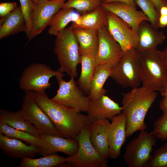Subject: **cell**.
Masks as SVG:
<instances>
[{
    "label": "cell",
    "instance_id": "30bf717a",
    "mask_svg": "<svg viewBox=\"0 0 167 167\" xmlns=\"http://www.w3.org/2000/svg\"><path fill=\"white\" fill-rule=\"evenodd\" d=\"M21 111L27 119L41 134L61 136L52 122L37 103L34 92H25Z\"/></svg>",
    "mask_w": 167,
    "mask_h": 167
},
{
    "label": "cell",
    "instance_id": "4dcf8cb0",
    "mask_svg": "<svg viewBox=\"0 0 167 167\" xmlns=\"http://www.w3.org/2000/svg\"><path fill=\"white\" fill-rule=\"evenodd\" d=\"M137 6L142 10V12L148 18L150 24L155 28L158 29L160 13L154 4L150 0H135Z\"/></svg>",
    "mask_w": 167,
    "mask_h": 167
},
{
    "label": "cell",
    "instance_id": "4fadbf2b",
    "mask_svg": "<svg viewBox=\"0 0 167 167\" xmlns=\"http://www.w3.org/2000/svg\"><path fill=\"white\" fill-rule=\"evenodd\" d=\"M98 33L99 45L96 56V64H111L114 66L121 58L124 52L110 34L107 25L99 29Z\"/></svg>",
    "mask_w": 167,
    "mask_h": 167
},
{
    "label": "cell",
    "instance_id": "836d02e7",
    "mask_svg": "<svg viewBox=\"0 0 167 167\" xmlns=\"http://www.w3.org/2000/svg\"><path fill=\"white\" fill-rule=\"evenodd\" d=\"M19 0L21 9L26 23L27 29L25 32L27 37L29 38L32 28L31 16L36 6L32 0Z\"/></svg>",
    "mask_w": 167,
    "mask_h": 167
},
{
    "label": "cell",
    "instance_id": "7bdbcfd3",
    "mask_svg": "<svg viewBox=\"0 0 167 167\" xmlns=\"http://www.w3.org/2000/svg\"><path fill=\"white\" fill-rule=\"evenodd\" d=\"M35 5H36L40 0H32Z\"/></svg>",
    "mask_w": 167,
    "mask_h": 167
},
{
    "label": "cell",
    "instance_id": "277c9868",
    "mask_svg": "<svg viewBox=\"0 0 167 167\" xmlns=\"http://www.w3.org/2000/svg\"><path fill=\"white\" fill-rule=\"evenodd\" d=\"M142 87L161 92L167 82V68L162 51L155 49L139 52Z\"/></svg>",
    "mask_w": 167,
    "mask_h": 167
},
{
    "label": "cell",
    "instance_id": "d6a6232c",
    "mask_svg": "<svg viewBox=\"0 0 167 167\" xmlns=\"http://www.w3.org/2000/svg\"><path fill=\"white\" fill-rule=\"evenodd\" d=\"M153 130L151 132L157 139H167V112H163L162 114L155 121Z\"/></svg>",
    "mask_w": 167,
    "mask_h": 167
},
{
    "label": "cell",
    "instance_id": "f546056e",
    "mask_svg": "<svg viewBox=\"0 0 167 167\" xmlns=\"http://www.w3.org/2000/svg\"><path fill=\"white\" fill-rule=\"evenodd\" d=\"M102 2V0H68L62 8L74 9L81 15L96 9Z\"/></svg>",
    "mask_w": 167,
    "mask_h": 167
},
{
    "label": "cell",
    "instance_id": "ee69618b",
    "mask_svg": "<svg viewBox=\"0 0 167 167\" xmlns=\"http://www.w3.org/2000/svg\"></svg>",
    "mask_w": 167,
    "mask_h": 167
},
{
    "label": "cell",
    "instance_id": "ab89813d",
    "mask_svg": "<svg viewBox=\"0 0 167 167\" xmlns=\"http://www.w3.org/2000/svg\"><path fill=\"white\" fill-rule=\"evenodd\" d=\"M163 60L167 68V45L164 49L162 51Z\"/></svg>",
    "mask_w": 167,
    "mask_h": 167
},
{
    "label": "cell",
    "instance_id": "83f0119b",
    "mask_svg": "<svg viewBox=\"0 0 167 167\" xmlns=\"http://www.w3.org/2000/svg\"><path fill=\"white\" fill-rule=\"evenodd\" d=\"M66 158L56 153L38 158H22L19 167H53L66 162Z\"/></svg>",
    "mask_w": 167,
    "mask_h": 167
},
{
    "label": "cell",
    "instance_id": "7402d4cb",
    "mask_svg": "<svg viewBox=\"0 0 167 167\" xmlns=\"http://www.w3.org/2000/svg\"><path fill=\"white\" fill-rule=\"evenodd\" d=\"M107 25L106 11L101 6L91 12L80 15L72 22V28H80L98 30Z\"/></svg>",
    "mask_w": 167,
    "mask_h": 167
},
{
    "label": "cell",
    "instance_id": "3957f363",
    "mask_svg": "<svg viewBox=\"0 0 167 167\" xmlns=\"http://www.w3.org/2000/svg\"><path fill=\"white\" fill-rule=\"evenodd\" d=\"M54 51L60 65L58 70L70 77H77V66L81 63L79 44L71 26L66 28L56 36Z\"/></svg>",
    "mask_w": 167,
    "mask_h": 167
},
{
    "label": "cell",
    "instance_id": "d4e9b609",
    "mask_svg": "<svg viewBox=\"0 0 167 167\" xmlns=\"http://www.w3.org/2000/svg\"><path fill=\"white\" fill-rule=\"evenodd\" d=\"M113 66L111 64L97 65L88 96L90 100L97 99L105 95L107 91L104 89V86L107 79L110 77Z\"/></svg>",
    "mask_w": 167,
    "mask_h": 167
},
{
    "label": "cell",
    "instance_id": "8992f818",
    "mask_svg": "<svg viewBox=\"0 0 167 167\" xmlns=\"http://www.w3.org/2000/svg\"><path fill=\"white\" fill-rule=\"evenodd\" d=\"M58 76L64 77L65 75L58 70H54L45 64L32 63L23 71L19 80V87L24 92H45L51 86L49 82L51 78Z\"/></svg>",
    "mask_w": 167,
    "mask_h": 167
},
{
    "label": "cell",
    "instance_id": "d6986e66",
    "mask_svg": "<svg viewBox=\"0 0 167 167\" xmlns=\"http://www.w3.org/2000/svg\"><path fill=\"white\" fill-rule=\"evenodd\" d=\"M137 33L138 40L135 48L139 52L156 49L166 38L162 32L159 31L146 21L141 23Z\"/></svg>",
    "mask_w": 167,
    "mask_h": 167
},
{
    "label": "cell",
    "instance_id": "52a82bcc",
    "mask_svg": "<svg viewBox=\"0 0 167 167\" xmlns=\"http://www.w3.org/2000/svg\"><path fill=\"white\" fill-rule=\"evenodd\" d=\"M90 125L83 128L75 138L79 145L77 152L73 155L66 158V162L70 167L108 166L107 159L100 155L90 141L89 133Z\"/></svg>",
    "mask_w": 167,
    "mask_h": 167
},
{
    "label": "cell",
    "instance_id": "d590c367",
    "mask_svg": "<svg viewBox=\"0 0 167 167\" xmlns=\"http://www.w3.org/2000/svg\"><path fill=\"white\" fill-rule=\"evenodd\" d=\"M113 2H119L130 6L137 9V5L135 0H104L103 2L109 3Z\"/></svg>",
    "mask_w": 167,
    "mask_h": 167
},
{
    "label": "cell",
    "instance_id": "8d00e7d4",
    "mask_svg": "<svg viewBox=\"0 0 167 167\" xmlns=\"http://www.w3.org/2000/svg\"><path fill=\"white\" fill-rule=\"evenodd\" d=\"M154 4L156 8L159 12L161 8L164 6L167 5L166 0H150Z\"/></svg>",
    "mask_w": 167,
    "mask_h": 167
},
{
    "label": "cell",
    "instance_id": "2e32d148",
    "mask_svg": "<svg viewBox=\"0 0 167 167\" xmlns=\"http://www.w3.org/2000/svg\"><path fill=\"white\" fill-rule=\"evenodd\" d=\"M42 146L39 153L43 156L62 152L70 156L77 152L79 145L75 139L49 135L41 134Z\"/></svg>",
    "mask_w": 167,
    "mask_h": 167
},
{
    "label": "cell",
    "instance_id": "5bb4252c",
    "mask_svg": "<svg viewBox=\"0 0 167 167\" xmlns=\"http://www.w3.org/2000/svg\"><path fill=\"white\" fill-rule=\"evenodd\" d=\"M111 120L108 130L109 156L116 159L120 156L121 148L126 140V117L122 112Z\"/></svg>",
    "mask_w": 167,
    "mask_h": 167
},
{
    "label": "cell",
    "instance_id": "484cf974",
    "mask_svg": "<svg viewBox=\"0 0 167 167\" xmlns=\"http://www.w3.org/2000/svg\"><path fill=\"white\" fill-rule=\"evenodd\" d=\"M96 56L93 54L81 55V72L77 84L84 93H88V95L97 66Z\"/></svg>",
    "mask_w": 167,
    "mask_h": 167
},
{
    "label": "cell",
    "instance_id": "b9f144b4",
    "mask_svg": "<svg viewBox=\"0 0 167 167\" xmlns=\"http://www.w3.org/2000/svg\"><path fill=\"white\" fill-rule=\"evenodd\" d=\"M161 93L163 97L167 96V82L163 90L161 92Z\"/></svg>",
    "mask_w": 167,
    "mask_h": 167
},
{
    "label": "cell",
    "instance_id": "7a4b0ae2",
    "mask_svg": "<svg viewBox=\"0 0 167 167\" xmlns=\"http://www.w3.org/2000/svg\"><path fill=\"white\" fill-rule=\"evenodd\" d=\"M157 95L156 91L142 86L132 88L122 94V112L126 117L127 137H130L138 131L145 130V116Z\"/></svg>",
    "mask_w": 167,
    "mask_h": 167
},
{
    "label": "cell",
    "instance_id": "f6af8a7d",
    "mask_svg": "<svg viewBox=\"0 0 167 167\" xmlns=\"http://www.w3.org/2000/svg\"><path fill=\"white\" fill-rule=\"evenodd\" d=\"M104 0H102L103 1Z\"/></svg>",
    "mask_w": 167,
    "mask_h": 167
},
{
    "label": "cell",
    "instance_id": "ffe728a7",
    "mask_svg": "<svg viewBox=\"0 0 167 167\" xmlns=\"http://www.w3.org/2000/svg\"><path fill=\"white\" fill-rule=\"evenodd\" d=\"M110 122L108 119L91 123L89 129V138L92 144L104 158L109 157L108 130Z\"/></svg>",
    "mask_w": 167,
    "mask_h": 167
},
{
    "label": "cell",
    "instance_id": "9a60e30c",
    "mask_svg": "<svg viewBox=\"0 0 167 167\" xmlns=\"http://www.w3.org/2000/svg\"><path fill=\"white\" fill-rule=\"evenodd\" d=\"M123 108L108 96L90 100L87 112L91 123L104 119H110L121 113Z\"/></svg>",
    "mask_w": 167,
    "mask_h": 167
},
{
    "label": "cell",
    "instance_id": "ac0fdd59",
    "mask_svg": "<svg viewBox=\"0 0 167 167\" xmlns=\"http://www.w3.org/2000/svg\"><path fill=\"white\" fill-rule=\"evenodd\" d=\"M0 148L7 156L13 158H33L39 153L41 148L27 145L22 141L0 133Z\"/></svg>",
    "mask_w": 167,
    "mask_h": 167
},
{
    "label": "cell",
    "instance_id": "e0dca14e",
    "mask_svg": "<svg viewBox=\"0 0 167 167\" xmlns=\"http://www.w3.org/2000/svg\"><path fill=\"white\" fill-rule=\"evenodd\" d=\"M101 6L106 11L114 13L126 22L137 32L142 22H150L142 11H138L137 9L122 2H102Z\"/></svg>",
    "mask_w": 167,
    "mask_h": 167
},
{
    "label": "cell",
    "instance_id": "4316f807",
    "mask_svg": "<svg viewBox=\"0 0 167 167\" xmlns=\"http://www.w3.org/2000/svg\"><path fill=\"white\" fill-rule=\"evenodd\" d=\"M80 15L71 8H62L53 17L48 30L50 36L57 35L71 22L76 21Z\"/></svg>",
    "mask_w": 167,
    "mask_h": 167
},
{
    "label": "cell",
    "instance_id": "74e56055",
    "mask_svg": "<svg viewBox=\"0 0 167 167\" xmlns=\"http://www.w3.org/2000/svg\"><path fill=\"white\" fill-rule=\"evenodd\" d=\"M159 28H164L167 27V15H160L159 19Z\"/></svg>",
    "mask_w": 167,
    "mask_h": 167
},
{
    "label": "cell",
    "instance_id": "cb8c5ba5",
    "mask_svg": "<svg viewBox=\"0 0 167 167\" xmlns=\"http://www.w3.org/2000/svg\"><path fill=\"white\" fill-rule=\"evenodd\" d=\"M72 28L78 42L81 55L93 54L96 56L99 45L98 31Z\"/></svg>",
    "mask_w": 167,
    "mask_h": 167
},
{
    "label": "cell",
    "instance_id": "6da1fadb",
    "mask_svg": "<svg viewBox=\"0 0 167 167\" xmlns=\"http://www.w3.org/2000/svg\"><path fill=\"white\" fill-rule=\"evenodd\" d=\"M34 93L37 103L62 137L75 139L82 129L90 125L87 115L53 101L45 92Z\"/></svg>",
    "mask_w": 167,
    "mask_h": 167
},
{
    "label": "cell",
    "instance_id": "e575fe53",
    "mask_svg": "<svg viewBox=\"0 0 167 167\" xmlns=\"http://www.w3.org/2000/svg\"><path fill=\"white\" fill-rule=\"evenodd\" d=\"M15 2H2L0 3V17L3 18L17 8Z\"/></svg>",
    "mask_w": 167,
    "mask_h": 167
},
{
    "label": "cell",
    "instance_id": "5b68a950",
    "mask_svg": "<svg viewBox=\"0 0 167 167\" xmlns=\"http://www.w3.org/2000/svg\"><path fill=\"white\" fill-rule=\"evenodd\" d=\"M110 77L123 88L139 86L141 83L139 52L135 47L124 53L113 66Z\"/></svg>",
    "mask_w": 167,
    "mask_h": 167
},
{
    "label": "cell",
    "instance_id": "44dd1931",
    "mask_svg": "<svg viewBox=\"0 0 167 167\" xmlns=\"http://www.w3.org/2000/svg\"><path fill=\"white\" fill-rule=\"evenodd\" d=\"M26 21L20 6L0 20V39L21 32H25Z\"/></svg>",
    "mask_w": 167,
    "mask_h": 167
},
{
    "label": "cell",
    "instance_id": "ba28073f",
    "mask_svg": "<svg viewBox=\"0 0 167 167\" xmlns=\"http://www.w3.org/2000/svg\"><path fill=\"white\" fill-rule=\"evenodd\" d=\"M156 139L151 132L140 131L139 136L126 146L123 159L127 166L144 167L152 157L151 153Z\"/></svg>",
    "mask_w": 167,
    "mask_h": 167
},
{
    "label": "cell",
    "instance_id": "603a6c76",
    "mask_svg": "<svg viewBox=\"0 0 167 167\" xmlns=\"http://www.w3.org/2000/svg\"><path fill=\"white\" fill-rule=\"evenodd\" d=\"M0 119L8 125L15 129L27 132L41 138L40 133L27 119L21 110L14 112L1 109Z\"/></svg>",
    "mask_w": 167,
    "mask_h": 167
},
{
    "label": "cell",
    "instance_id": "f35d334b",
    "mask_svg": "<svg viewBox=\"0 0 167 167\" xmlns=\"http://www.w3.org/2000/svg\"><path fill=\"white\" fill-rule=\"evenodd\" d=\"M159 108L163 112H167V96H163L161 101Z\"/></svg>",
    "mask_w": 167,
    "mask_h": 167
},
{
    "label": "cell",
    "instance_id": "8fae6325",
    "mask_svg": "<svg viewBox=\"0 0 167 167\" xmlns=\"http://www.w3.org/2000/svg\"><path fill=\"white\" fill-rule=\"evenodd\" d=\"M66 0H40L31 16L32 28L29 40L33 39L49 26L54 16L61 9Z\"/></svg>",
    "mask_w": 167,
    "mask_h": 167
},
{
    "label": "cell",
    "instance_id": "60d3db41",
    "mask_svg": "<svg viewBox=\"0 0 167 167\" xmlns=\"http://www.w3.org/2000/svg\"><path fill=\"white\" fill-rule=\"evenodd\" d=\"M159 12L160 15H167V5L162 6Z\"/></svg>",
    "mask_w": 167,
    "mask_h": 167
},
{
    "label": "cell",
    "instance_id": "1f68e13d",
    "mask_svg": "<svg viewBox=\"0 0 167 167\" xmlns=\"http://www.w3.org/2000/svg\"><path fill=\"white\" fill-rule=\"evenodd\" d=\"M144 167H167V142L155 150L152 159Z\"/></svg>",
    "mask_w": 167,
    "mask_h": 167
},
{
    "label": "cell",
    "instance_id": "7c38bea8",
    "mask_svg": "<svg viewBox=\"0 0 167 167\" xmlns=\"http://www.w3.org/2000/svg\"><path fill=\"white\" fill-rule=\"evenodd\" d=\"M106 12L108 29L123 52L132 47L135 48L138 40L137 33L117 15L111 12Z\"/></svg>",
    "mask_w": 167,
    "mask_h": 167
},
{
    "label": "cell",
    "instance_id": "9c48e42d",
    "mask_svg": "<svg viewBox=\"0 0 167 167\" xmlns=\"http://www.w3.org/2000/svg\"><path fill=\"white\" fill-rule=\"evenodd\" d=\"M63 77H56L59 88L51 100L79 113L87 112L90 100L88 96H86L80 89L74 77H71L70 80L67 81L63 79Z\"/></svg>",
    "mask_w": 167,
    "mask_h": 167
},
{
    "label": "cell",
    "instance_id": "f1b7e54d",
    "mask_svg": "<svg viewBox=\"0 0 167 167\" xmlns=\"http://www.w3.org/2000/svg\"><path fill=\"white\" fill-rule=\"evenodd\" d=\"M0 133L11 138L23 141L29 145L41 148L42 141L36 137L24 131L15 129L0 119Z\"/></svg>",
    "mask_w": 167,
    "mask_h": 167
}]
</instances>
